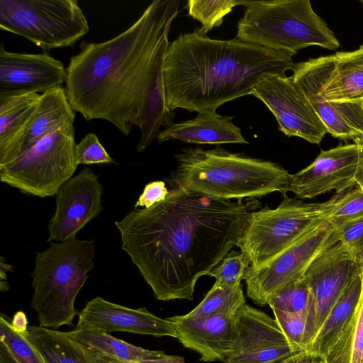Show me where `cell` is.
I'll return each mask as SVG.
<instances>
[{"instance_id":"8","label":"cell","mask_w":363,"mask_h":363,"mask_svg":"<svg viewBox=\"0 0 363 363\" xmlns=\"http://www.w3.org/2000/svg\"><path fill=\"white\" fill-rule=\"evenodd\" d=\"M0 28L45 52L72 46L89 30L77 0H0Z\"/></svg>"},{"instance_id":"18","label":"cell","mask_w":363,"mask_h":363,"mask_svg":"<svg viewBox=\"0 0 363 363\" xmlns=\"http://www.w3.org/2000/svg\"><path fill=\"white\" fill-rule=\"evenodd\" d=\"M76 328L104 332H128L154 337H177L173 324L150 313L118 305L96 296L80 311Z\"/></svg>"},{"instance_id":"26","label":"cell","mask_w":363,"mask_h":363,"mask_svg":"<svg viewBox=\"0 0 363 363\" xmlns=\"http://www.w3.org/2000/svg\"><path fill=\"white\" fill-rule=\"evenodd\" d=\"M41 97L40 94L0 95V151L26 125Z\"/></svg>"},{"instance_id":"28","label":"cell","mask_w":363,"mask_h":363,"mask_svg":"<svg viewBox=\"0 0 363 363\" xmlns=\"http://www.w3.org/2000/svg\"><path fill=\"white\" fill-rule=\"evenodd\" d=\"M338 74L351 101L363 103V45L353 51L335 54Z\"/></svg>"},{"instance_id":"32","label":"cell","mask_w":363,"mask_h":363,"mask_svg":"<svg viewBox=\"0 0 363 363\" xmlns=\"http://www.w3.org/2000/svg\"><path fill=\"white\" fill-rule=\"evenodd\" d=\"M268 305L272 309L309 314L313 298L310 289L303 277L279 291Z\"/></svg>"},{"instance_id":"17","label":"cell","mask_w":363,"mask_h":363,"mask_svg":"<svg viewBox=\"0 0 363 363\" xmlns=\"http://www.w3.org/2000/svg\"><path fill=\"white\" fill-rule=\"evenodd\" d=\"M66 77L64 64L47 52H13L0 45V95L43 94L61 86Z\"/></svg>"},{"instance_id":"3","label":"cell","mask_w":363,"mask_h":363,"mask_svg":"<svg viewBox=\"0 0 363 363\" xmlns=\"http://www.w3.org/2000/svg\"><path fill=\"white\" fill-rule=\"evenodd\" d=\"M294 52L242 41L211 39L201 28L169 43L165 56L166 106L202 112L252 94L273 75H286L294 66Z\"/></svg>"},{"instance_id":"14","label":"cell","mask_w":363,"mask_h":363,"mask_svg":"<svg viewBox=\"0 0 363 363\" xmlns=\"http://www.w3.org/2000/svg\"><path fill=\"white\" fill-rule=\"evenodd\" d=\"M360 269V265L340 241L323 252L309 266L303 277L313 298L306 347L342 289Z\"/></svg>"},{"instance_id":"10","label":"cell","mask_w":363,"mask_h":363,"mask_svg":"<svg viewBox=\"0 0 363 363\" xmlns=\"http://www.w3.org/2000/svg\"><path fill=\"white\" fill-rule=\"evenodd\" d=\"M291 78L333 137L363 138V103L351 101L341 82L335 54L295 63Z\"/></svg>"},{"instance_id":"11","label":"cell","mask_w":363,"mask_h":363,"mask_svg":"<svg viewBox=\"0 0 363 363\" xmlns=\"http://www.w3.org/2000/svg\"><path fill=\"white\" fill-rule=\"evenodd\" d=\"M338 241L335 226L328 221L262 267L248 266L243 277L247 296L259 306L268 305L279 291L301 279L311 263Z\"/></svg>"},{"instance_id":"39","label":"cell","mask_w":363,"mask_h":363,"mask_svg":"<svg viewBox=\"0 0 363 363\" xmlns=\"http://www.w3.org/2000/svg\"><path fill=\"white\" fill-rule=\"evenodd\" d=\"M358 147L359 158L354 175V182L363 191V138L354 142Z\"/></svg>"},{"instance_id":"24","label":"cell","mask_w":363,"mask_h":363,"mask_svg":"<svg viewBox=\"0 0 363 363\" xmlns=\"http://www.w3.org/2000/svg\"><path fill=\"white\" fill-rule=\"evenodd\" d=\"M70 333L86 347L124 363L150 360L165 354L135 346L104 332L75 328Z\"/></svg>"},{"instance_id":"7","label":"cell","mask_w":363,"mask_h":363,"mask_svg":"<svg viewBox=\"0 0 363 363\" xmlns=\"http://www.w3.org/2000/svg\"><path fill=\"white\" fill-rule=\"evenodd\" d=\"M328 201L308 203L284 196L274 209L264 207L247 218L236 246L255 269L270 262L311 231L328 222Z\"/></svg>"},{"instance_id":"2","label":"cell","mask_w":363,"mask_h":363,"mask_svg":"<svg viewBox=\"0 0 363 363\" xmlns=\"http://www.w3.org/2000/svg\"><path fill=\"white\" fill-rule=\"evenodd\" d=\"M179 0H155L127 30L107 41H82L67 67L65 92L86 121L103 119L128 135L142 125L154 81L164 75L168 35Z\"/></svg>"},{"instance_id":"22","label":"cell","mask_w":363,"mask_h":363,"mask_svg":"<svg viewBox=\"0 0 363 363\" xmlns=\"http://www.w3.org/2000/svg\"><path fill=\"white\" fill-rule=\"evenodd\" d=\"M360 267L362 285L357 303L321 351L328 363H363V266Z\"/></svg>"},{"instance_id":"34","label":"cell","mask_w":363,"mask_h":363,"mask_svg":"<svg viewBox=\"0 0 363 363\" xmlns=\"http://www.w3.org/2000/svg\"><path fill=\"white\" fill-rule=\"evenodd\" d=\"M272 310L274 318L290 342L300 350H305L308 313L287 312L277 308Z\"/></svg>"},{"instance_id":"16","label":"cell","mask_w":363,"mask_h":363,"mask_svg":"<svg viewBox=\"0 0 363 363\" xmlns=\"http://www.w3.org/2000/svg\"><path fill=\"white\" fill-rule=\"evenodd\" d=\"M358 158L359 150L354 143L322 150L311 164L290 174L286 192L303 199L349 189L355 185Z\"/></svg>"},{"instance_id":"40","label":"cell","mask_w":363,"mask_h":363,"mask_svg":"<svg viewBox=\"0 0 363 363\" xmlns=\"http://www.w3.org/2000/svg\"><path fill=\"white\" fill-rule=\"evenodd\" d=\"M11 324L18 331L23 332L28 328L26 318L24 313L21 311H18L15 314Z\"/></svg>"},{"instance_id":"43","label":"cell","mask_w":363,"mask_h":363,"mask_svg":"<svg viewBox=\"0 0 363 363\" xmlns=\"http://www.w3.org/2000/svg\"><path fill=\"white\" fill-rule=\"evenodd\" d=\"M359 1L363 4V0H359Z\"/></svg>"},{"instance_id":"6","label":"cell","mask_w":363,"mask_h":363,"mask_svg":"<svg viewBox=\"0 0 363 363\" xmlns=\"http://www.w3.org/2000/svg\"><path fill=\"white\" fill-rule=\"evenodd\" d=\"M236 38L295 54L310 46L329 50L340 46L309 0L252 1L238 23Z\"/></svg>"},{"instance_id":"29","label":"cell","mask_w":363,"mask_h":363,"mask_svg":"<svg viewBox=\"0 0 363 363\" xmlns=\"http://www.w3.org/2000/svg\"><path fill=\"white\" fill-rule=\"evenodd\" d=\"M252 1L235 0H189V15L201 23V29L208 33L214 27H218L223 17L236 6H249Z\"/></svg>"},{"instance_id":"5","label":"cell","mask_w":363,"mask_h":363,"mask_svg":"<svg viewBox=\"0 0 363 363\" xmlns=\"http://www.w3.org/2000/svg\"><path fill=\"white\" fill-rule=\"evenodd\" d=\"M94 241L76 236L52 242L46 250L37 252L30 274L34 289L31 306L40 326L57 330L72 325L77 313L74 301L94 267Z\"/></svg>"},{"instance_id":"4","label":"cell","mask_w":363,"mask_h":363,"mask_svg":"<svg viewBox=\"0 0 363 363\" xmlns=\"http://www.w3.org/2000/svg\"><path fill=\"white\" fill-rule=\"evenodd\" d=\"M177 167L170 186L218 199H257L274 191L286 195L290 174L281 165L233 153L186 147L175 155Z\"/></svg>"},{"instance_id":"31","label":"cell","mask_w":363,"mask_h":363,"mask_svg":"<svg viewBox=\"0 0 363 363\" xmlns=\"http://www.w3.org/2000/svg\"><path fill=\"white\" fill-rule=\"evenodd\" d=\"M328 221L334 226L363 217V191L357 186L335 194L329 200Z\"/></svg>"},{"instance_id":"36","label":"cell","mask_w":363,"mask_h":363,"mask_svg":"<svg viewBox=\"0 0 363 363\" xmlns=\"http://www.w3.org/2000/svg\"><path fill=\"white\" fill-rule=\"evenodd\" d=\"M75 157L77 164H108L115 162L101 144L97 135L86 134L76 145Z\"/></svg>"},{"instance_id":"38","label":"cell","mask_w":363,"mask_h":363,"mask_svg":"<svg viewBox=\"0 0 363 363\" xmlns=\"http://www.w3.org/2000/svg\"><path fill=\"white\" fill-rule=\"evenodd\" d=\"M277 363H328L322 354L302 350L294 353Z\"/></svg>"},{"instance_id":"9","label":"cell","mask_w":363,"mask_h":363,"mask_svg":"<svg viewBox=\"0 0 363 363\" xmlns=\"http://www.w3.org/2000/svg\"><path fill=\"white\" fill-rule=\"evenodd\" d=\"M74 125L62 126L34 146L0 164V180L21 193L53 196L72 177L77 163Z\"/></svg>"},{"instance_id":"23","label":"cell","mask_w":363,"mask_h":363,"mask_svg":"<svg viewBox=\"0 0 363 363\" xmlns=\"http://www.w3.org/2000/svg\"><path fill=\"white\" fill-rule=\"evenodd\" d=\"M26 335L45 363H94L87 347L70 332L33 325Z\"/></svg>"},{"instance_id":"13","label":"cell","mask_w":363,"mask_h":363,"mask_svg":"<svg viewBox=\"0 0 363 363\" xmlns=\"http://www.w3.org/2000/svg\"><path fill=\"white\" fill-rule=\"evenodd\" d=\"M237 336L223 363H277L300 352L275 318L245 303L235 315Z\"/></svg>"},{"instance_id":"12","label":"cell","mask_w":363,"mask_h":363,"mask_svg":"<svg viewBox=\"0 0 363 363\" xmlns=\"http://www.w3.org/2000/svg\"><path fill=\"white\" fill-rule=\"evenodd\" d=\"M252 95L267 106L277 119L279 130L286 135L320 144L328 133L323 122L291 77H269L254 87Z\"/></svg>"},{"instance_id":"27","label":"cell","mask_w":363,"mask_h":363,"mask_svg":"<svg viewBox=\"0 0 363 363\" xmlns=\"http://www.w3.org/2000/svg\"><path fill=\"white\" fill-rule=\"evenodd\" d=\"M245 303L242 284L233 288L213 284L203 301L186 315L189 318L231 317Z\"/></svg>"},{"instance_id":"30","label":"cell","mask_w":363,"mask_h":363,"mask_svg":"<svg viewBox=\"0 0 363 363\" xmlns=\"http://www.w3.org/2000/svg\"><path fill=\"white\" fill-rule=\"evenodd\" d=\"M26 330H16L7 318L1 315L0 344L6 348L16 362L45 363L40 352L28 340Z\"/></svg>"},{"instance_id":"15","label":"cell","mask_w":363,"mask_h":363,"mask_svg":"<svg viewBox=\"0 0 363 363\" xmlns=\"http://www.w3.org/2000/svg\"><path fill=\"white\" fill-rule=\"evenodd\" d=\"M103 186L88 167L65 182L55 194V211L49 220L48 242L76 236L102 210Z\"/></svg>"},{"instance_id":"21","label":"cell","mask_w":363,"mask_h":363,"mask_svg":"<svg viewBox=\"0 0 363 363\" xmlns=\"http://www.w3.org/2000/svg\"><path fill=\"white\" fill-rule=\"evenodd\" d=\"M233 116H220L216 110L199 112L193 118L173 123L159 132V143L179 140L196 144L247 143L241 129L232 123Z\"/></svg>"},{"instance_id":"19","label":"cell","mask_w":363,"mask_h":363,"mask_svg":"<svg viewBox=\"0 0 363 363\" xmlns=\"http://www.w3.org/2000/svg\"><path fill=\"white\" fill-rule=\"evenodd\" d=\"M235 315L189 318L186 315L167 318L174 326L182 345L197 352L203 362H224L236 336Z\"/></svg>"},{"instance_id":"25","label":"cell","mask_w":363,"mask_h":363,"mask_svg":"<svg viewBox=\"0 0 363 363\" xmlns=\"http://www.w3.org/2000/svg\"><path fill=\"white\" fill-rule=\"evenodd\" d=\"M361 285L359 272L342 289L305 351L321 354L326 342L353 311L359 296Z\"/></svg>"},{"instance_id":"1","label":"cell","mask_w":363,"mask_h":363,"mask_svg":"<svg viewBox=\"0 0 363 363\" xmlns=\"http://www.w3.org/2000/svg\"><path fill=\"white\" fill-rule=\"evenodd\" d=\"M166 199L116 221L122 248L160 301H192L198 279L236 246L257 199L210 198L171 185Z\"/></svg>"},{"instance_id":"37","label":"cell","mask_w":363,"mask_h":363,"mask_svg":"<svg viewBox=\"0 0 363 363\" xmlns=\"http://www.w3.org/2000/svg\"><path fill=\"white\" fill-rule=\"evenodd\" d=\"M169 194L163 181H154L146 184L143 193L135 204V208L143 207L150 208L154 205L164 201Z\"/></svg>"},{"instance_id":"41","label":"cell","mask_w":363,"mask_h":363,"mask_svg":"<svg viewBox=\"0 0 363 363\" xmlns=\"http://www.w3.org/2000/svg\"><path fill=\"white\" fill-rule=\"evenodd\" d=\"M12 267L7 263H6V260L4 259L3 257H1V273H0V277H1V291H8L9 289V284L7 283L6 280V272L8 271L12 270Z\"/></svg>"},{"instance_id":"33","label":"cell","mask_w":363,"mask_h":363,"mask_svg":"<svg viewBox=\"0 0 363 363\" xmlns=\"http://www.w3.org/2000/svg\"><path fill=\"white\" fill-rule=\"evenodd\" d=\"M247 256L240 252L228 253L213 269L208 276L216 279L214 284L223 288L241 285L245 269L250 266Z\"/></svg>"},{"instance_id":"20","label":"cell","mask_w":363,"mask_h":363,"mask_svg":"<svg viewBox=\"0 0 363 363\" xmlns=\"http://www.w3.org/2000/svg\"><path fill=\"white\" fill-rule=\"evenodd\" d=\"M75 111L65 87L41 94L35 111L23 129L0 151V164H5L34 146L48 134L66 125H74Z\"/></svg>"},{"instance_id":"35","label":"cell","mask_w":363,"mask_h":363,"mask_svg":"<svg viewBox=\"0 0 363 363\" xmlns=\"http://www.w3.org/2000/svg\"><path fill=\"white\" fill-rule=\"evenodd\" d=\"M338 240L363 266V217L335 226Z\"/></svg>"},{"instance_id":"42","label":"cell","mask_w":363,"mask_h":363,"mask_svg":"<svg viewBox=\"0 0 363 363\" xmlns=\"http://www.w3.org/2000/svg\"><path fill=\"white\" fill-rule=\"evenodd\" d=\"M0 363H16L6 348L0 344Z\"/></svg>"}]
</instances>
